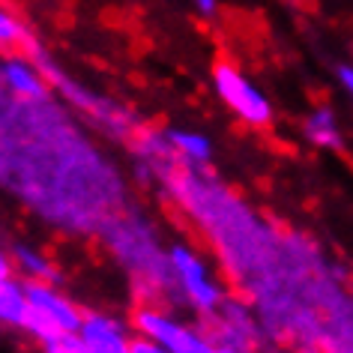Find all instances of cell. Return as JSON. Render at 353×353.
<instances>
[{
	"instance_id": "cell-19",
	"label": "cell",
	"mask_w": 353,
	"mask_h": 353,
	"mask_svg": "<svg viewBox=\"0 0 353 353\" xmlns=\"http://www.w3.org/2000/svg\"><path fill=\"white\" fill-rule=\"evenodd\" d=\"M192 3H195V10L201 15H213L219 10V0H192Z\"/></svg>"
},
{
	"instance_id": "cell-11",
	"label": "cell",
	"mask_w": 353,
	"mask_h": 353,
	"mask_svg": "<svg viewBox=\"0 0 353 353\" xmlns=\"http://www.w3.org/2000/svg\"><path fill=\"white\" fill-rule=\"evenodd\" d=\"M12 261H15V272H21L24 281H51V285H60L57 263L42 249H37V245H15Z\"/></svg>"
},
{
	"instance_id": "cell-10",
	"label": "cell",
	"mask_w": 353,
	"mask_h": 353,
	"mask_svg": "<svg viewBox=\"0 0 353 353\" xmlns=\"http://www.w3.org/2000/svg\"><path fill=\"white\" fill-rule=\"evenodd\" d=\"M24 321H28V285L24 279L3 276L0 279V326L24 332Z\"/></svg>"
},
{
	"instance_id": "cell-8",
	"label": "cell",
	"mask_w": 353,
	"mask_h": 353,
	"mask_svg": "<svg viewBox=\"0 0 353 353\" xmlns=\"http://www.w3.org/2000/svg\"><path fill=\"white\" fill-rule=\"evenodd\" d=\"M132 321L126 323L123 317L111 314V312H99V308H90L81 317V326H78V335L87 341V347L93 353H129L132 347Z\"/></svg>"
},
{
	"instance_id": "cell-15",
	"label": "cell",
	"mask_w": 353,
	"mask_h": 353,
	"mask_svg": "<svg viewBox=\"0 0 353 353\" xmlns=\"http://www.w3.org/2000/svg\"><path fill=\"white\" fill-rule=\"evenodd\" d=\"M39 347H42V353H93L78 332L54 335V339H48L46 344H39Z\"/></svg>"
},
{
	"instance_id": "cell-1",
	"label": "cell",
	"mask_w": 353,
	"mask_h": 353,
	"mask_svg": "<svg viewBox=\"0 0 353 353\" xmlns=\"http://www.w3.org/2000/svg\"><path fill=\"white\" fill-rule=\"evenodd\" d=\"M168 267H171V279L180 299L195 312L201 321L210 317L219 305L225 303L228 290L219 281L213 267L207 263V258L201 254L195 245L189 243H174L168 249Z\"/></svg>"
},
{
	"instance_id": "cell-12",
	"label": "cell",
	"mask_w": 353,
	"mask_h": 353,
	"mask_svg": "<svg viewBox=\"0 0 353 353\" xmlns=\"http://www.w3.org/2000/svg\"><path fill=\"white\" fill-rule=\"evenodd\" d=\"M303 135L308 144L321 147V150H339L341 147V129L335 120L332 108L317 105L314 111H308V117L303 120Z\"/></svg>"
},
{
	"instance_id": "cell-6",
	"label": "cell",
	"mask_w": 353,
	"mask_h": 353,
	"mask_svg": "<svg viewBox=\"0 0 353 353\" xmlns=\"http://www.w3.org/2000/svg\"><path fill=\"white\" fill-rule=\"evenodd\" d=\"M201 323L210 332V339L216 344H228V347H261L263 335H267L254 303L249 296L236 294H228L225 303Z\"/></svg>"
},
{
	"instance_id": "cell-20",
	"label": "cell",
	"mask_w": 353,
	"mask_h": 353,
	"mask_svg": "<svg viewBox=\"0 0 353 353\" xmlns=\"http://www.w3.org/2000/svg\"><path fill=\"white\" fill-rule=\"evenodd\" d=\"M216 353H261L258 347H228V344H219Z\"/></svg>"
},
{
	"instance_id": "cell-16",
	"label": "cell",
	"mask_w": 353,
	"mask_h": 353,
	"mask_svg": "<svg viewBox=\"0 0 353 353\" xmlns=\"http://www.w3.org/2000/svg\"><path fill=\"white\" fill-rule=\"evenodd\" d=\"M129 353H168V350H165L159 341H153V339H147V335H138V332H135Z\"/></svg>"
},
{
	"instance_id": "cell-7",
	"label": "cell",
	"mask_w": 353,
	"mask_h": 353,
	"mask_svg": "<svg viewBox=\"0 0 353 353\" xmlns=\"http://www.w3.org/2000/svg\"><path fill=\"white\" fill-rule=\"evenodd\" d=\"M0 87L12 96L15 102H48L51 96V81L37 63V57L30 54H10L0 57Z\"/></svg>"
},
{
	"instance_id": "cell-13",
	"label": "cell",
	"mask_w": 353,
	"mask_h": 353,
	"mask_svg": "<svg viewBox=\"0 0 353 353\" xmlns=\"http://www.w3.org/2000/svg\"><path fill=\"white\" fill-rule=\"evenodd\" d=\"M317 353H353V294L347 303H344L339 317L332 321L330 332H326V339Z\"/></svg>"
},
{
	"instance_id": "cell-14",
	"label": "cell",
	"mask_w": 353,
	"mask_h": 353,
	"mask_svg": "<svg viewBox=\"0 0 353 353\" xmlns=\"http://www.w3.org/2000/svg\"><path fill=\"white\" fill-rule=\"evenodd\" d=\"M28 46H30V37H28V28L21 24V19L12 10L0 6V51L10 54V51H19Z\"/></svg>"
},
{
	"instance_id": "cell-18",
	"label": "cell",
	"mask_w": 353,
	"mask_h": 353,
	"mask_svg": "<svg viewBox=\"0 0 353 353\" xmlns=\"http://www.w3.org/2000/svg\"><path fill=\"white\" fill-rule=\"evenodd\" d=\"M339 81L347 90V96L353 99V66H339Z\"/></svg>"
},
{
	"instance_id": "cell-4",
	"label": "cell",
	"mask_w": 353,
	"mask_h": 353,
	"mask_svg": "<svg viewBox=\"0 0 353 353\" xmlns=\"http://www.w3.org/2000/svg\"><path fill=\"white\" fill-rule=\"evenodd\" d=\"M132 330L159 341L168 353H216L219 344L210 339L204 323H186L156 303H141L132 312Z\"/></svg>"
},
{
	"instance_id": "cell-17",
	"label": "cell",
	"mask_w": 353,
	"mask_h": 353,
	"mask_svg": "<svg viewBox=\"0 0 353 353\" xmlns=\"http://www.w3.org/2000/svg\"><path fill=\"white\" fill-rule=\"evenodd\" d=\"M15 272V261H12V252L10 249H3V245H0V279L3 276H12Z\"/></svg>"
},
{
	"instance_id": "cell-3",
	"label": "cell",
	"mask_w": 353,
	"mask_h": 353,
	"mask_svg": "<svg viewBox=\"0 0 353 353\" xmlns=\"http://www.w3.org/2000/svg\"><path fill=\"white\" fill-rule=\"evenodd\" d=\"M28 285V321H24V335H30L37 344H46L54 335L78 332L81 326V305L72 296L51 281H24Z\"/></svg>"
},
{
	"instance_id": "cell-9",
	"label": "cell",
	"mask_w": 353,
	"mask_h": 353,
	"mask_svg": "<svg viewBox=\"0 0 353 353\" xmlns=\"http://www.w3.org/2000/svg\"><path fill=\"white\" fill-rule=\"evenodd\" d=\"M168 147H171L174 159L180 165H186L189 171H201L213 162V141H210L204 132L195 129H168L165 132Z\"/></svg>"
},
{
	"instance_id": "cell-2",
	"label": "cell",
	"mask_w": 353,
	"mask_h": 353,
	"mask_svg": "<svg viewBox=\"0 0 353 353\" xmlns=\"http://www.w3.org/2000/svg\"><path fill=\"white\" fill-rule=\"evenodd\" d=\"M28 51L33 57H37V63L42 66V72L48 75V81H51V90H57L63 99L72 105V108H78L81 114H87L93 123H99V126L105 132H111V135H120V138H129V135H135L138 126H135V120L129 117L126 111L120 108L117 102H111V99H105V96H96L93 90H87L84 84H78L72 81L63 69H60L57 63H51V60L42 54V51L33 46H28Z\"/></svg>"
},
{
	"instance_id": "cell-5",
	"label": "cell",
	"mask_w": 353,
	"mask_h": 353,
	"mask_svg": "<svg viewBox=\"0 0 353 353\" xmlns=\"http://www.w3.org/2000/svg\"><path fill=\"white\" fill-rule=\"evenodd\" d=\"M213 90L243 126L267 129L272 123V105L267 99V93L231 60H219L213 66Z\"/></svg>"
}]
</instances>
